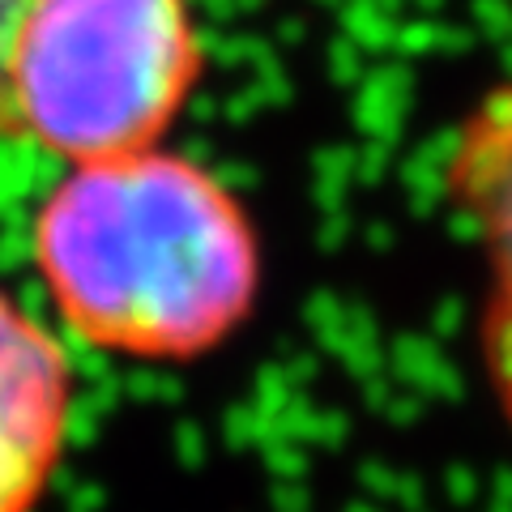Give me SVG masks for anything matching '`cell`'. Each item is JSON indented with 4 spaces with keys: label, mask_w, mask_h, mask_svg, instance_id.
<instances>
[{
    "label": "cell",
    "mask_w": 512,
    "mask_h": 512,
    "mask_svg": "<svg viewBox=\"0 0 512 512\" xmlns=\"http://www.w3.org/2000/svg\"><path fill=\"white\" fill-rule=\"evenodd\" d=\"M56 320L128 363H201L256 316L261 231L210 167L141 150L60 175L30 222Z\"/></svg>",
    "instance_id": "1"
},
{
    "label": "cell",
    "mask_w": 512,
    "mask_h": 512,
    "mask_svg": "<svg viewBox=\"0 0 512 512\" xmlns=\"http://www.w3.org/2000/svg\"><path fill=\"white\" fill-rule=\"evenodd\" d=\"M201 77L188 0H30L9 99L18 137L77 167L154 150Z\"/></svg>",
    "instance_id": "2"
},
{
    "label": "cell",
    "mask_w": 512,
    "mask_h": 512,
    "mask_svg": "<svg viewBox=\"0 0 512 512\" xmlns=\"http://www.w3.org/2000/svg\"><path fill=\"white\" fill-rule=\"evenodd\" d=\"M444 197L483 256L474 342L483 384L512 436V77L478 94L453 128Z\"/></svg>",
    "instance_id": "3"
},
{
    "label": "cell",
    "mask_w": 512,
    "mask_h": 512,
    "mask_svg": "<svg viewBox=\"0 0 512 512\" xmlns=\"http://www.w3.org/2000/svg\"><path fill=\"white\" fill-rule=\"evenodd\" d=\"M77 367L60 333L0 286V512H39L69 457Z\"/></svg>",
    "instance_id": "4"
},
{
    "label": "cell",
    "mask_w": 512,
    "mask_h": 512,
    "mask_svg": "<svg viewBox=\"0 0 512 512\" xmlns=\"http://www.w3.org/2000/svg\"><path fill=\"white\" fill-rule=\"evenodd\" d=\"M26 9L30 0H0V137H18V120H13V99H9V56Z\"/></svg>",
    "instance_id": "5"
}]
</instances>
